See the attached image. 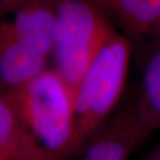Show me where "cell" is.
I'll use <instances>...</instances> for the list:
<instances>
[{
	"instance_id": "cell-1",
	"label": "cell",
	"mask_w": 160,
	"mask_h": 160,
	"mask_svg": "<svg viewBox=\"0 0 160 160\" xmlns=\"http://www.w3.org/2000/svg\"><path fill=\"white\" fill-rule=\"evenodd\" d=\"M19 120L42 160H67L81 152L75 92L53 68L10 92Z\"/></svg>"
},
{
	"instance_id": "cell-8",
	"label": "cell",
	"mask_w": 160,
	"mask_h": 160,
	"mask_svg": "<svg viewBox=\"0 0 160 160\" xmlns=\"http://www.w3.org/2000/svg\"><path fill=\"white\" fill-rule=\"evenodd\" d=\"M0 160H42L24 131L10 92H0Z\"/></svg>"
},
{
	"instance_id": "cell-7",
	"label": "cell",
	"mask_w": 160,
	"mask_h": 160,
	"mask_svg": "<svg viewBox=\"0 0 160 160\" xmlns=\"http://www.w3.org/2000/svg\"><path fill=\"white\" fill-rule=\"evenodd\" d=\"M100 7L129 40L160 39V0H110Z\"/></svg>"
},
{
	"instance_id": "cell-5",
	"label": "cell",
	"mask_w": 160,
	"mask_h": 160,
	"mask_svg": "<svg viewBox=\"0 0 160 160\" xmlns=\"http://www.w3.org/2000/svg\"><path fill=\"white\" fill-rule=\"evenodd\" d=\"M147 135L133 106L121 109L88 143L82 160H129Z\"/></svg>"
},
{
	"instance_id": "cell-10",
	"label": "cell",
	"mask_w": 160,
	"mask_h": 160,
	"mask_svg": "<svg viewBox=\"0 0 160 160\" xmlns=\"http://www.w3.org/2000/svg\"><path fill=\"white\" fill-rule=\"evenodd\" d=\"M25 0H0V20L5 19L6 14H12Z\"/></svg>"
},
{
	"instance_id": "cell-9",
	"label": "cell",
	"mask_w": 160,
	"mask_h": 160,
	"mask_svg": "<svg viewBox=\"0 0 160 160\" xmlns=\"http://www.w3.org/2000/svg\"><path fill=\"white\" fill-rule=\"evenodd\" d=\"M133 108L148 134L160 128V39L145 64Z\"/></svg>"
},
{
	"instance_id": "cell-3",
	"label": "cell",
	"mask_w": 160,
	"mask_h": 160,
	"mask_svg": "<svg viewBox=\"0 0 160 160\" xmlns=\"http://www.w3.org/2000/svg\"><path fill=\"white\" fill-rule=\"evenodd\" d=\"M115 29L95 0L61 1L51 59L74 92Z\"/></svg>"
},
{
	"instance_id": "cell-2",
	"label": "cell",
	"mask_w": 160,
	"mask_h": 160,
	"mask_svg": "<svg viewBox=\"0 0 160 160\" xmlns=\"http://www.w3.org/2000/svg\"><path fill=\"white\" fill-rule=\"evenodd\" d=\"M132 42L115 29L75 90V125L80 151L107 125L126 86Z\"/></svg>"
},
{
	"instance_id": "cell-4",
	"label": "cell",
	"mask_w": 160,
	"mask_h": 160,
	"mask_svg": "<svg viewBox=\"0 0 160 160\" xmlns=\"http://www.w3.org/2000/svg\"><path fill=\"white\" fill-rule=\"evenodd\" d=\"M50 57L19 39L10 20H0V92L25 86L49 68Z\"/></svg>"
},
{
	"instance_id": "cell-11",
	"label": "cell",
	"mask_w": 160,
	"mask_h": 160,
	"mask_svg": "<svg viewBox=\"0 0 160 160\" xmlns=\"http://www.w3.org/2000/svg\"><path fill=\"white\" fill-rule=\"evenodd\" d=\"M152 160H160V145L158 146V148L155 149V152L153 153Z\"/></svg>"
},
{
	"instance_id": "cell-6",
	"label": "cell",
	"mask_w": 160,
	"mask_h": 160,
	"mask_svg": "<svg viewBox=\"0 0 160 160\" xmlns=\"http://www.w3.org/2000/svg\"><path fill=\"white\" fill-rule=\"evenodd\" d=\"M62 0H25L12 13L14 33L36 51L51 58L55 29Z\"/></svg>"
},
{
	"instance_id": "cell-12",
	"label": "cell",
	"mask_w": 160,
	"mask_h": 160,
	"mask_svg": "<svg viewBox=\"0 0 160 160\" xmlns=\"http://www.w3.org/2000/svg\"><path fill=\"white\" fill-rule=\"evenodd\" d=\"M98 5H102V4H104V2H107V1H110V0H95Z\"/></svg>"
}]
</instances>
